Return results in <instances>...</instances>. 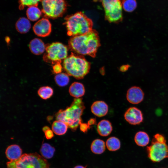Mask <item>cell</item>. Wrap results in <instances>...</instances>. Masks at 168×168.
<instances>
[{
  "label": "cell",
  "instance_id": "1",
  "mask_svg": "<svg viewBox=\"0 0 168 168\" xmlns=\"http://www.w3.org/2000/svg\"><path fill=\"white\" fill-rule=\"evenodd\" d=\"M68 45L76 53L94 57L100 46L98 34L92 30L86 34L72 37L68 41Z\"/></svg>",
  "mask_w": 168,
  "mask_h": 168
},
{
  "label": "cell",
  "instance_id": "2",
  "mask_svg": "<svg viewBox=\"0 0 168 168\" xmlns=\"http://www.w3.org/2000/svg\"><path fill=\"white\" fill-rule=\"evenodd\" d=\"M85 108L82 98H75L70 106L56 114V119L64 122L72 131H75L82 123L81 116Z\"/></svg>",
  "mask_w": 168,
  "mask_h": 168
},
{
  "label": "cell",
  "instance_id": "3",
  "mask_svg": "<svg viewBox=\"0 0 168 168\" xmlns=\"http://www.w3.org/2000/svg\"><path fill=\"white\" fill-rule=\"evenodd\" d=\"M65 20L67 34L69 36L73 37L84 34L92 30V20L82 12H77L68 16Z\"/></svg>",
  "mask_w": 168,
  "mask_h": 168
},
{
  "label": "cell",
  "instance_id": "4",
  "mask_svg": "<svg viewBox=\"0 0 168 168\" xmlns=\"http://www.w3.org/2000/svg\"><path fill=\"white\" fill-rule=\"evenodd\" d=\"M63 67L68 75L80 79L89 72L90 64L82 56L72 53L63 60Z\"/></svg>",
  "mask_w": 168,
  "mask_h": 168
},
{
  "label": "cell",
  "instance_id": "5",
  "mask_svg": "<svg viewBox=\"0 0 168 168\" xmlns=\"http://www.w3.org/2000/svg\"><path fill=\"white\" fill-rule=\"evenodd\" d=\"M49 166L47 160L36 153H25L7 163V168H49Z\"/></svg>",
  "mask_w": 168,
  "mask_h": 168
},
{
  "label": "cell",
  "instance_id": "6",
  "mask_svg": "<svg viewBox=\"0 0 168 168\" xmlns=\"http://www.w3.org/2000/svg\"><path fill=\"white\" fill-rule=\"evenodd\" d=\"M46 52L43 56L44 60L53 64L61 63L67 57L68 49L63 44L54 42L46 46Z\"/></svg>",
  "mask_w": 168,
  "mask_h": 168
},
{
  "label": "cell",
  "instance_id": "7",
  "mask_svg": "<svg viewBox=\"0 0 168 168\" xmlns=\"http://www.w3.org/2000/svg\"><path fill=\"white\" fill-rule=\"evenodd\" d=\"M42 12L44 17L56 19L63 16L67 9L65 0H41Z\"/></svg>",
  "mask_w": 168,
  "mask_h": 168
},
{
  "label": "cell",
  "instance_id": "8",
  "mask_svg": "<svg viewBox=\"0 0 168 168\" xmlns=\"http://www.w3.org/2000/svg\"><path fill=\"white\" fill-rule=\"evenodd\" d=\"M124 0H103L105 18L110 22H118L123 19L122 4Z\"/></svg>",
  "mask_w": 168,
  "mask_h": 168
},
{
  "label": "cell",
  "instance_id": "9",
  "mask_svg": "<svg viewBox=\"0 0 168 168\" xmlns=\"http://www.w3.org/2000/svg\"><path fill=\"white\" fill-rule=\"evenodd\" d=\"M147 152L149 158L154 162H158L168 157V146L153 139L151 145L147 147Z\"/></svg>",
  "mask_w": 168,
  "mask_h": 168
},
{
  "label": "cell",
  "instance_id": "10",
  "mask_svg": "<svg viewBox=\"0 0 168 168\" xmlns=\"http://www.w3.org/2000/svg\"><path fill=\"white\" fill-rule=\"evenodd\" d=\"M33 29L37 35L45 37L49 35L51 32V24L48 19L42 18L35 23Z\"/></svg>",
  "mask_w": 168,
  "mask_h": 168
},
{
  "label": "cell",
  "instance_id": "11",
  "mask_svg": "<svg viewBox=\"0 0 168 168\" xmlns=\"http://www.w3.org/2000/svg\"><path fill=\"white\" fill-rule=\"evenodd\" d=\"M124 116L125 120L129 124L138 125L143 121V114L141 111L135 107H130L125 112Z\"/></svg>",
  "mask_w": 168,
  "mask_h": 168
},
{
  "label": "cell",
  "instance_id": "12",
  "mask_svg": "<svg viewBox=\"0 0 168 168\" xmlns=\"http://www.w3.org/2000/svg\"><path fill=\"white\" fill-rule=\"evenodd\" d=\"M144 96V93L141 88L138 86H133L127 91L126 98L130 103L138 104L142 101Z\"/></svg>",
  "mask_w": 168,
  "mask_h": 168
},
{
  "label": "cell",
  "instance_id": "13",
  "mask_svg": "<svg viewBox=\"0 0 168 168\" xmlns=\"http://www.w3.org/2000/svg\"><path fill=\"white\" fill-rule=\"evenodd\" d=\"M92 113L98 117L105 115L108 111V106L106 103L103 101H96L92 104L91 106Z\"/></svg>",
  "mask_w": 168,
  "mask_h": 168
},
{
  "label": "cell",
  "instance_id": "14",
  "mask_svg": "<svg viewBox=\"0 0 168 168\" xmlns=\"http://www.w3.org/2000/svg\"><path fill=\"white\" fill-rule=\"evenodd\" d=\"M29 48L32 53L36 55H39L42 54L45 50L46 46L41 40L35 38L30 41Z\"/></svg>",
  "mask_w": 168,
  "mask_h": 168
},
{
  "label": "cell",
  "instance_id": "15",
  "mask_svg": "<svg viewBox=\"0 0 168 168\" xmlns=\"http://www.w3.org/2000/svg\"><path fill=\"white\" fill-rule=\"evenodd\" d=\"M22 150L19 146L13 144L9 146L6 149L5 154L7 158L10 161L16 160L22 155Z\"/></svg>",
  "mask_w": 168,
  "mask_h": 168
},
{
  "label": "cell",
  "instance_id": "16",
  "mask_svg": "<svg viewBox=\"0 0 168 168\" xmlns=\"http://www.w3.org/2000/svg\"><path fill=\"white\" fill-rule=\"evenodd\" d=\"M97 129L100 135L105 137L110 134L113 128L111 123L109 120L103 119L101 120L98 124Z\"/></svg>",
  "mask_w": 168,
  "mask_h": 168
},
{
  "label": "cell",
  "instance_id": "17",
  "mask_svg": "<svg viewBox=\"0 0 168 168\" xmlns=\"http://www.w3.org/2000/svg\"><path fill=\"white\" fill-rule=\"evenodd\" d=\"M69 92L70 95L72 97L76 98H80L84 95L85 89L82 84L75 82L70 85Z\"/></svg>",
  "mask_w": 168,
  "mask_h": 168
},
{
  "label": "cell",
  "instance_id": "18",
  "mask_svg": "<svg viewBox=\"0 0 168 168\" xmlns=\"http://www.w3.org/2000/svg\"><path fill=\"white\" fill-rule=\"evenodd\" d=\"M31 24L29 20L25 17L20 18L16 21V28L20 33L25 34L28 32L31 28Z\"/></svg>",
  "mask_w": 168,
  "mask_h": 168
},
{
  "label": "cell",
  "instance_id": "19",
  "mask_svg": "<svg viewBox=\"0 0 168 168\" xmlns=\"http://www.w3.org/2000/svg\"><path fill=\"white\" fill-rule=\"evenodd\" d=\"M68 127L65 123L58 120L54 121L52 125V130L55 134L58 135L65 134Z\"/></svg>",
  "mask_w": 168,
  "mask_h": 168
},
{
  "label": "cell",
  "instance_id": "20",
  "mask_svg": "<svg viewBox=\"0 0 168 168\" xmlns=\"http://www.w3.org/2000/svg\"><path fill=\"white\" fill-rule=\"evenodd\" d=\"M134 139L135 142L138 145L144 147L148 144L150 138L149 135L146 132L139 131L135 134Z\"/></svg>",
  "mask_w": 168,
  "mask_h": 168
},
{
  "label": "cell",
  "instance_id": "21",
  "mask_svg": "<svg viewBox=\"0 0 168 168\" xmlns=\"http://www.w3.org/2000/svg\"><path fill=\"white\" fill-rule=\"evenodd\" d=\"M91 152L94 154H100L102 153L105 150V142L100 139H95L91 144Z\"/></svg>",
  "mask_w": 168,
  "mask_h": 168
},
{
  "label": "cell",
  "instance_id": "22",
  "mask_svg": "<svg viewBox=\"0 0 168 168\" xmlns=\"http://www.w3.org/2000/svg\"><path fill=\"white\" fill-rule=\"evenodd\" d=\"M26 14L28 19L35 21L40 17L42 14V12L37 6H32L27 8Z\"/></svg>",
  "mask_w": 168,
  "mask_h": 168
},
{
  "label": "cell",
  "instance_id": "23",
  "mask_svg": "<svg viewBox=\"0 0 168 168\" xmlns=\"http://www.w3.org/2000/svg\"><path fill=\"white\" fill-rule=\"evenodd\" d=\"M55 151V148L47 143L43 144L40 150L42 156L47 159H50L53 157Z\"/></svg>",
  "mask_w": 168,
  "mask_h": 168
},
{
  "label": "cell",
  "instance_id": "24",
  "mask_svg": "<svg viewBox=\"0 0 168 168\" xmlns=\"http://www.w3.org/2000/svg\"><path fill=\"white\" fill-rule=\"evenodd\" d=\"M106 145L107 149L109 151H115L120 148L121 142L118 138L114 137H112L109 138L107 140Z\"/></svg>",
  "mask_w": 168,
  "mask_h": 168
},
{
  "label": "cell",
  "instance_id": "25",
  "mask_svg": "<svg viewBox=\"0 0 168 168\" xmlns=\"http://www.w3.org/2000/svg\"><path fill=\"white\" fill-rule=\"evenodd\" d=\"M53 90L52 88L48 86L40 87L38 91V94L42 99L46 100L50 98L53 95Z\"/></svg>",
  "mask_w": 168,
  "mask_h": 168
},
{
  "label": "cell",
  "instance_id": "26",
  "mask_svg": "<svg viewBox=\"0 0 168 168\" xmlns=\"http://www.w3.org/2000/svg\"><path fill=\"white\" fill-rule=\"evenodd\" d=\"M54 80L57 84L61 87L67 86L69 82L68 75L64 73L57 74L54 77Z\"/></svg>",
  "mask_w": 168,
  "mask_h": 168
},
{
  "label": "cell",
  "instance_id": "27",
  "mask_svg": "<svg viewBox=\"0 0 168 168\" xmlns=\"http://www.w3.org/2000/svg\"><path fill=\"white\" fill-rule=\"evenodd\" d=\"M137 3L136 0H124L122 6L124 10L128 12L133 11L136 8Z\"/></svg>",
  "mask_w": 168,
  "mask_h": 168
},
{
  "label": "cell",
  "instance_id": "28",
  "mask_svg": "<svg viewBox=\"0 0 168 168\" xmlns=\"http://www.w3.org/2000/svg\"><path fill=\"white\" fill-rule=\"evenodd\" d=\"M41 0H19V8L20 10L23 9L26 6H37L39 2Z\"/></svg>",
  "mask_w": 168,
  "mask_h": 168
},
{
  "label": "cell",
  "instance_id": "29",
  "mask_svg": "<svg viewBox=\"0 0 168 168\" xmlns=\"http://www.w3.org/2000/svg\"><path fill=\"white\" fill-rule=\"evenodd\" d=\"M153 139L161 142L166 143V140L164 136L159 133L156 134L154 136Z\"/></svg>",
  "mask_w": 168,
  "mask_h": 168
},
{
  "label": "cell",
  "instance_id": "30",
  "mask_svg": "<svg viewBox=\"0 0 168 168\" xmlns=\"http://www.w3.org/2000/svg\"><path fill=\"white\" fill-rule=\"evenodd\" d=\"M53 68L54 72L56 74L61 73L62 70V67L61 63H59L54 64Z\"/></svg>",
  "mask_w": 168,
  "mask_h": 168
},
{
  "label": "cell",
  "instance_id": "31",
  "mask_svg": "<svg viewBox=\"0 0 168 168\" xmlns=\"http://www.w3.org/2000/svg\"><path fill=\"white\" fill-rule=\"evenodd\" d=\"M44 132L45 137L47 139H51L54 136L53 132L50 129V128L46 130Z\"/></svg>",
  "mask_w": 168,
  "mask_h": 168
},
{
  "label": "cell",
  "instance_id": "32",
  "mask_svg": "<svg viewBox=\"0 0 168 168\" xmlns=\"http://www.w3.org/2000/svg\"><path fill=\"white\" fill-rule=\"evenodd\" d=\"M90 126L88 123H82L80 125V130L83 133H86L87 132L88 129L90 128Z\"/></svg>",
  "mask_w": 168,
  "mask_h": 168
},
{
  "label": "cell",
  "instance_id": "33",
  "mask_svg": "<svg viewBox=\"0 0 168 168\" xmlns=\"http://www.w3.org/2000/svg\"><path fill=\"white\" fill-rule=\"evenodd\" d=\"M96 123V120L95 119H91L88 122V124L89 126L95 124Z\"/></svg>",
  "mask_w": 168,
  "mask_h": 168
},
{
  "label": "cell",
  "instance_id": "34",
  "mask_svg": "<svg viewBox=\"0 0 168 168\" xmlns=\"http://www.w3.org/2000/svg\"><path fill=\"white\" fill-rule=\"evenodd\" d=\"M49 128H50L47 126H45L43 128L42 130L44 132L46 130H47Z\"/></svg>",
  "mask_w": 168,
  "mask_h": 168
},
{
  "label": "cell",
  "instance_id": "35",
  "mask_svg": "<svg viewBox=\"0 0 168 168\" xmlns=\"http://www.w3.org/2000/svg\"><path fill=\"white\" fill-rule=\"evenodd\" d=\"M73 168H86V167L78 165L75 166Z\"/></svg>",
  "mask_w": 168,
  "mask_h": 168
},
{
  "label": "cell",
  "instance_id": "36",
  "mask_svg": "<svg viewBox=\"0 0 168 168\" xmlns=\"http://www.w3.org/2000/svg\"><path fill=\"white\" fill-rule=\"evenodd\" d=\"M97 1H102L103 0H96Z\"/></svg>",
  "mask_w": 168,
  "mask_h": 168
}]
</instances>
